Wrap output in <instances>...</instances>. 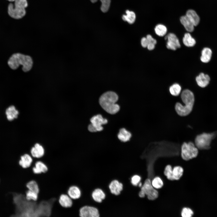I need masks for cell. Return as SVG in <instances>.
Returning a JSON list of instances; mask_svg holds the SVG:
<instances>
[{"mask_svg":"<svg viewBox=\"0 0 217 217\" xmlns=\"http://www.w3.org/2000/svg\"><path fill=\"white\" fill-rule=\"evenodd\" d=\"M181 96L184 105L179 102L176 103L175 106V110L180 116H186L192 111L194 102V95L190 90L185 89L182 92Z\"/></svg>","mask_w":217,"mask_h":217,"instance_id":"6da1fadb","label":"cell"},{"mask_svg":"<svg viewBox=\"0 0 217 217\" xmlns=\"http://www.w3.org/2000/svg\"><path fill=\"white\" fill-rule=\"evenodd\" d=\"M118 99V96L115 93L108 91L103 94L100 97L99 104L106 112L111 114H114L120 110V106L116 103Z\"/></svg>","mask_w":217,"mask_h":217,"instance_id":"7a4b0ae2","label":"cell"},{"mask_svg":"<svg viewBox=\"0 0 217 217\" xmlns=\"http://www.w3.org/2000/svg\"><path fill=\"white\" fill-rule=\"evenodd\" d=\"M33 63V59L30 56L20 53L13 54L8 61V65L12 69H16L21 65L23 66L22 70L25 72L31 69Z\"/></svg>","mask_w":217,"mask_h":217,"instance_id":"3957f363","label":"cell"},{"mask_svg":"<svg viewBox=\"0 0 217 217\" xmlns=\"http://www.w3.org/2000/svg\"><path fill=\"white\" fill-rule=\"evenodd\" d=\"M198 153V148L192 142H184L182 145L181 156L185 160H188L196 157Z\"/></svg>","mask_w":217,"mask_h":217,"instance_id":"277c9868","label":"cell"},{"mask_svg":"<svg viewBox=\"0 0 217 217\" xmlns=\"http://www.w3.org/2000/svg\"><path fill=\"white\" fill-rule=\"evenodd\" d=\"M215 135V133H203L197 135L195 140L196 146L201 149H209L211 141Z\"/></svg>","mask_w":217,"mask_h":217,"instance_id":"5b68a950","label":"cell"},{"mask_svg":"<svg viewBox=\"0 0 217 217\" xmlns=\"http://www.w3.org/2000/svg\"><path fill=\"white\" fill-rule=\"evenodd\" d=\"M145 195L149 200H155L158 196V191L153 187L149 179H147L145 181L139 193L140 197H144Z\"/></svg>","mask_w":217,"mask_h":217,"instance_id":"8992f818","label":"cell"},{"mask_svg":"<svg viewBox=\"0 0 217 217\" xmlns=\"http://www.w3.org/2000/svg\"><path fill=\"white\" fill-rule=\"evenodd\" d=\"M90 121L91 123L88 125V129L89 131L92 132L102 131L103 128L102 125L108 122L107 119L104 118L100 114L93 116L90 119Z\"/></svg>","mask_w":217,"mask_h":217,"instance_id":"52a82bcc","label":"cell"},{"mask_svg":"<svg viewBox=\"0 0 217 217\" xmlns=\"http://www.w3.org/2000/svg\"><path fill=\"white\" fill-rule=\"evenodd\" d=\"M8 12L11 17L16 19L21 18L26 14L25 8L16 6L12 3L9 4L8 6Z\"/></svg>","mask_w":217,"mask_h":217,"instance_id":"ba28073f","label":"cell"},{"mask_svg":"<svg viewBox=\"0 0 217 217\" xmlns=\"http://www.w3.org/2000/svg\"><path fill=\"white\" fill-rule=\"evenodd\" d=\"M165 39L167 40V48L169 49L175 50L181 47L178 39L175 34L169 33L165 37Z\"/></svg>","mask_w":217,"mask_h":217,"instance_id":"9c48e42d","label":"cell"},{"mask_svg":"<svg viewBox=\"0 0 217 217\" xmlns=\"http://www.w3.org/2000/svg\"><path fill=\"white\" fill-rule=\"evenodd\" d=\"M79 215L81 217H99V211L96 208L87 206L80 209Z\"/></svg>","mask_w":217,"mask_h":217,"instance_id":"30bf717a","label":"cell"},{"mask_svg":"<svg viewBox=\"0 0 217 217\" xmlns=\"http://www.w3.org/2000/svg\"><path fill=\"white\" fill-rule=\"evenodd\" d=\"M30 152L33 157L38 159L41 158L44 156L45 151L42 145L39 143H36L31 147Z\"/></svg>","mask_w":217,"mask_h":217,"instance_id":"8fae6325","label":"cell"},{"mask_svg":"<svg viewBox=\"0 0 217 217\" xmlns=\"http://www.w3.org/2000/svg\"><path fill=\"white\" fill-rule=\"evenodd\" d=\"M48 170V168L47 165L40 160L34 162V166L32 168L31 170L33 173L35 175L45 173Z\"/></svg>","mask_w":217,"mask_h":217,"instance_id":"7c38bea8","label":"cell"},{"mask_svg":"<svg viewBox=\"0 0 217 217\" xmlns=\"http://www.w3.org/2000/svg\"><path fill=\"white\" fill-rule=\"evenodd\" d=\"M5 113L7 119L12 121L17 118L20 112L15 106L11 105L6 108Z\"/></svg>","mask_w":217,"mask_h":217,"instance_id":"4fadbf2b","label":"cell"},{"mask_svg":"<svg viewBox=\"0 0 217 217\" xmlns=\"http://www.w3.org/2000/svg\"><path fill=\"white\" fill-rule=\"evenodd\" d=\"M72 199L66 193L61 194L59 197L58 203L60 205L64 208H70L73 205Z\"/></svg>","mask_w":217,"mask_h":217,"instance_id":"5bb4252c","label":"cell"},{"mask_svg":"<svg viewBox=\"0 0 217 217\" xmlns=\"http://www.w3.org/2000/svg\"><path fill=\"white\" fill-rule=\"evenodd\" d=\"M33 162L31 156L26 153L20 156L19 164L23 168H27L31 166Z\"/></svg>","mask_w":217,"mask_h":217,"instance_id":"9a60e30c","label":"cell"},{"mask_svg":"<svg viewBox=\"0 0 217 217\" xmlns=\"http://www.w3.org/2000/svg\"><path fill=\"white\" fill-rule=\"evenodd\" d=\"M109 187L112 193L117 195L119 194L122 190L123 185L118 181L114 180L110 183Z\"/></svg>","mask_w":217,"mask_h":217,"instance_id":"2e32d148","label":"cell"},{"mask_svg":"<svg viewBox=\"0 0 217 217\" xmlns=\"http://www.w3.org/2000/svg\"><path fill=\"white\" fill-rule=\"evenodd\" d=\"M67 194L73 200H76L80 198L81 195V191L77 186L72 185L68 188Z\"/></svg>","mask_w":217,"mask_h":217,"instance_id":"e0dca14e","label":"cell"},{"mask_svg":"<svg viewBox=\"0 0 217 217\" xmlns=\"http://www.w3.org/2000/svg\"><path fill=\"white\" fill-rule=\"evenodd\" d=\"M196 79L198 85L203 88L206 87L209 84L210 78L208 75L201 73L196 77Z\"/></svg>","mask_w":217,"mask_h":217,"instance_id":"ac0fdd59","label":"cell"},{"mask_svg":"<svg viewBox=\"0 0 217 217\" xmlns=\"http://www.w3.org/2000/svg\"><path fill=\"white\" fill-rule=\"evenodd\" d=\"M180 21L187 32H192L193 31L194 26L186 15L181 16L180 17Z\"/></svg>","mask_w":217,"mask_h":217,"instance_id":"d6986e66","label":"cell"},{"mask_svg":"<svg viewBox=\"0 0 217 217\" xmlns=\"http://www.w3.org/2000/svg\"><path fill=\"white\" fill-rule=\"evenodd\" d=\"M194 26H197L200 21V18L196 12L192 9L188 10L186 15Z\"/></svg>","mask_w":217,"mask_h":217,"instance_id":"ffe728a7","label":"cell"},{"mask_svg":"<svg viewBox=\"0 0 217 217\" xmlns=\"http://www.w3.org/2000/svg\"><path fill=\"white\" fill-rule=\"evenodd\" d=\"M131 137V133L124 128L121 129L118 135V139L121 141L124 142L129 140Z\"/></svg>","mask_w":217,"mask_h":217,"instance_id":"44dd1931","label":"cell"},{"mask_svg":"<svg viewBox=\"0 0 217 217\" xmlns=\"http://www.w3.org/2000/svg\"><path fill=\"white\" fill-rule=\"evenodd\" d=\"M92 197L96 202L100 203L105 197V195L101 189L97 188L92 193Z\"/></svg>","mask_w":217,"mask_h":217,"instance_id":"7402d4cb","label":"cell"},{"mask_svg":"<svg viewBox=\"0 0 217 217\" xmlns=\"http://www.w3.org/2000/svg\"><path fill=\"white\" fill-rule=\"evenodd\" d=\"M212 55V51L210 48L207 47L203 48L201 52V61L206 63L209 62L211 59Z\"/></svg>","mask_w":217,"mask_h":217,"instance_id":"603a6c76","label":"cell"},{"mask_svg":"<svg viewBox=\"0 0 217 217\" xmlns=\"http://www.w3.org/2000/svg\"><path fill=\"white\" fill-rule=\"evenodd\" d=\"M182 41L184 44L186 46L188 47H193L196 43L195 40L189 33L184 34Z\"/></svg>","mask_w":217,"mask_h":217,"instance_id":"cb8c5ba5","label":"cell"},{"mask_svg":"<svg viewBox=\"0 0 217 217\" xmlns=\"http://www.w3.org/2000/svg\"><path fill=\"white\" fill-rule=\"evenodd\" d=\"M126 14L123 15L122 16V19L124 21H127L129 24H133L135 21L136 16L135 13L131 11L127 10L126 11Z\"/></svg>","mask_w":217,"mask_h":217,"instance_id":"d4e9b609","label":"cell"},{"mask_svg":"<svg viewBox=\"0 0 217 217\" xmlns=\"http://www.w3.org/2000/svg\"><path fill=\"white\" fill-rule=\"evenodd\" d=\"M26 186L28 190L39 194L40 191L39 186L38 183L35 180H32L28 181L27 183Z\"/></svg>","mask_w":217,"mask_h":217,"instance_id":"484cf974","label":"cell"},{"mask_svg":"<svg viewBox=\"0 0 217 217\" xmlns=\"http://www.w3.org/2000/svg\"><path fill=\"white\" fill-rule=\"evenodd\" d=\"M156 34L159 36H163L167 33V29L165 26L162 24L156 25L154 28Z\"/></svg>","mask_w":217,"mask_h":217,"instance_id":"4316f807","label":"cell"},{"mask_svg":"<svg viewBox=\"0 0 217 217\" xmlns=\"http://www.w3.org/2000/svg\"><path fill=\"white\" fill-rule=\"evenodd\" d=\"M183 169L181 166L175 167L172 169L173 176L174 180H178L182 176Z\"/></svg>","mask_w":217,"mask_h":217,"instance_id":"83f0119b","label":"cell"},{"mask_svg":"<svg viewBox=\"0 0 217 217\" xmlns=\"http://www.w3.org/2000/svg\"><path fill=\"white\" fill-rule=\"evenodd\" d=\"M181 88L178 83H175L172 85L169 88V92L171 95L173 96H178L181 93Z\"/></svg>","mask_w":217,"mask_h":217,"instance_id":"f1b7e54d","label":"cell"},{"mask_svg":"<svg viewBox=\"0 0 217 217\" xmlns=\"http://www.w3.org/2000/svg\"><path fill=\"white\" fill-rule=\"evenodd\" d=\"M26 198L28 200L37 201L38 199L39 194L33 191L27 190L25 192Z\"/></svg>","mask_w":217,"mask_h":217,"instance_id":"f546056e","label":"cell"},{"mask_svg":"<svg viewBox=\"0 0 217 217\" xmlns=\"http://www.w3.org/2000/svg\"><path fill=\"white\" fill-rule=\"evenodd\" d=\"M92 2L95 3L98 0H90ZM101 2V10L103 12H106L110 7L111 0H100Z\"/></svg>","mask_w":217,"mask_h":217,"instance_id":"4dcf8cb0","label":"cell"},{"mask_svg":"<svg viewBox=\"0 0 217 217\" xmlns=\"http://www.w3.org/2000/svg\"><path fill=\"white\" fill-rule=\"evenodd\" d=\"M146 37L147 42V48L149 50L153 49L155 47V45L157 43L156 40L150 34L147 35Z\"/></svg>","mask_w":217,"mask_h":217,"instance_id":"1f68e13d","label":"cell"},{"mask_svg":"<svg viewBox=\"0 0 217 217\" xmlns=\"http://www.w3.org/2000/svg\"><path fill=\"white\" fill-rule=\"evenodd\" d=\"M153 187L155 189L161 188L163 185L162 179L159 177L154 178L151 182Z\"/></svg>","mask_w":217,"mask_h":217,"instance_id":"d6a6232c","label":"cell"},{"mask_svg":"<svg viewBox=\"0 0 217 217\" xmlns=\"http://www.w3.org/2000/svg\"><path fill=\"white\" fill-rule=\"evenodd\" d=\"M164 174L168 179L171 180H174L172 169L171 165H168L166 166L164 170Z\"/></svg>","mask_w":217,"mask_h":217,"instance_id":"836d02e7","label":"cell"},{"mask_svg":"<svg viewBox=\"0 0 217 217\" xmlns=\"http://www.w3.org/2000/svg\"><path fill=\"white\" fill-rule=\"evenodd\" d=\"M193 214V212L188 208H184L181 212V215L182 217H191Z\"/></svg>","mask_w":217,"mask_h":217,"instance_id":"e575fe53","label":"cell"},{"mask_svg":"<svg viewBox=\"0 0 217 217\" xmlns=\"http://www.w3.org/2000/svg\"><path fill=\"white\" fill-rule=\"evenodd\" d=\"M14 2V5L25 9L28 5L27 0H15Z\"/></svg>","mask_w":217,"mask_h":217,"instance_id":"d590c367","label":"cell"},{"mask_svg":"<svg viewBox=\"0 0 217 217\" xmlns=\"http://www.w3.org/2000/svg\"><path fill=\"white\" fill-rule=\"evenodd\" d=\"M141 180L140 177L138 175L133 176L131 178V182L134 186H137L140 182Z\"/></svg>","mask_w":217,"mask_h":217,"instance_id":"8d00e7d4","label":"cell"},{"mask_svg":"<svg viewBox=\"0 0 217 217\" xmlns=\"http://www.w3.org/2000/svg\"><path fill=\"white\" fill-rule=\"evenodd\" d=\"M141 43L142 46L143 47H147V39L146 37H143L141 39Z\"/></svg>","mask_w":217,"mask_h":217,"instance_id":"74e56055","label":"cell"},{"mask_svg":"<svg viewBox=\"0 0 217 217\" xmlns=\"http://www.w3.org/2000/svg\"><path fill=\"white\" fill-rule=\"evenodd\" d=\"M138 185L139 187H141V186H142V184L140 182L138 184Z\"/></svg>","mask_w":217,"mask_h":217,"instance_id":"f35d334b","label":"cell"},{"mask_svg":"<svg viewBox=\"0 0 217 217\" xmlns=\"http://www.w3.org/2000/svg\"><path fill=\"white\" fill-rule=\"evenodd\" d=\"M9 2H14L15 0H7Z\"/></svg>","mask_w":217,"mask_h":217,"instance_id":"ab89813d","label":"cell"}]
</instances>
